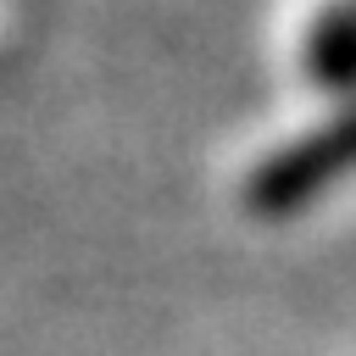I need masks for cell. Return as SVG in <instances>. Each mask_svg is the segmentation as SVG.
I'll use <instances>...</instances> for the list:
<instances>
[{
    "instance_id": "6da1fadb",
    "label": "cell",
    "mask_w": 356,
    "mask_h": 356,
    "mask_svg": "<svg viewBox=\"0 0 356 356\" xmlns=\"http://www.w3.org/2000/svg\"><path fill=\"white\" fill-rule=\"evenodd\" d=\"M350 172H356V106H345L323 128L300 134L295 145L273 150L245 178V206L256 217H295L300 206H312L328 184L350 178Z\"/></svg>"
},
{
    "instance_id": "7a4b0ae2",
    "label": "cell",
    "mask_w": 356,
    "mask_h": 356,
    "mask_svg": "<svg viewBox=\"0 0 356 356\" xmlns=\"http://www.w3.org/2000/svg\"><path fill=\"white\" fill-rule=\"evenodd\" d=\"M300 61L317 89H334V95L356 89V0H334L317 11V22L306 28Z\"/></svg>"
}]
</instances>
